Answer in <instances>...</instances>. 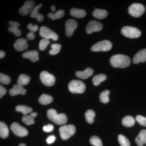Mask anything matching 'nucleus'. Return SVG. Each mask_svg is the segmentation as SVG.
Wrapping results in <instances>:
<instances>
[{
  "mask_svg": "<svg viewBox=\"0 0 146 146\" xmlns=\"http://www.w3.org/2000/svg\"><path fill=\"white\" fill-rule=\"evenodd\" d=\"M110 64L115 68H124L129 66L131 60L129 57L125 55L117 54L113 56L110 58Z\"/></svg>",
  "mask_w": 146,
  "mask_h": 146,
  "instance_id": "1",
  "label": "nucleus"
},
{
  "mask_svg": "<svg viewBox=\"0 0 146 146\" xmlns=\"http://www.w3.org/2000/svg\"><path fill=\"white\" fill-rule=\"evenodd\" d=\"M47 115L48 118L55 123L58 125L64 124L67 122V116L65 114L61 113L58 114L55 110L50 109L47 111Z\"/></svg>",
  "mask_w": 146,
  "mask_h": 146,
  "instance_id": "2",
  "label": "nucleus"
},
{
  "mask_svg": "<svg viewBox=\"0 0 146 146\" xmlns=\"http://www.w3.org/2000/svg\"><path fill=\"white\" fill-rule=\"evenodd\" d=\"M68 89L71 93L74 94H82L86 89L85 84L80 80H74L69 82Z\"/></svg>",
  "mask_w": 146,
  "mask_h": 146,
  "instance_id": "3",
  "label": "nucleus"
},
{
  "mask_svg": "<svg viewBox=\"0 0 146 146\" xmlns=\"http://www.w3.org/2000/svg\"><path fill=\"white\" fill-rule=\"evenodd\" d=\"M59 133L63 140H67L74 134L76 128L73 125L62 126L59 129Z\"/></svg>",
  "mask_w": 146,
  "mask_h": 146,
  "instance_id": "4",
  "label": "nucleus"
},
{
  "mask_svg": "<svg viewBox=\"0 0 146 146\" xmlns=\"http://www.w3.org/2000/svg\"><path fill=\"white\" fill-rule=\"evenodd\" d=\"M121 32L124 36L129 38H137L140 37L141 33L138 29L134 27L125 26L121 29Z\"/></svg>",
  "mask_w": 146,
  "mask_h": 146,
  "instance_id": "5",
  "label": "nucleus"
},
{
  "mask_svg": "<svg viewBox=\"0 0 146 146\" xmlns=\"http://www.w3.org/2000/svg\"><path fill=\"white\" fill-rule=\"evenodd\" d=\"M112 44L107 40H102L96 43L91 48V50L94 52L107 51L111 50Z\"/></svg>",
  "mask_w": 146,
  "mask_h": 146,
  "instance_id": "6",
  "label": "nucleus"
},
{
  "mask_svg": "<svg viewBox=\"0 0 146 146\" xmlns=\"http://www.w3.org/2000/svg\"><path fill=\"white\" fill-rule=\"evenodd\" d=\"M145 11V7L141 4L135 3L131 5L128 8V12L131 16L133 17H140L143 15Z\"/></svg>",
  "mask_w": 146,
  "mask_h": 146,
  "instance_id": "7",
  "label": "nucleus"
},
{
  "mask_svg": "<svg viewBox=\"0 0 146 146\" xmlns=\"http://www.w3.org/2000/svg\"><path fill=\"white\" fill-rule=\"evenodd\" d=\"M40 78L43 84L46 86H52L55 82L54 76L46 71H43L40 74Z\"/></svg>",
  "mask_w": 146,
  "mask_h": 146,
  "instance_id": "8",
  "label": "nucleus"
},
{
  "mask_svg": "<svg viewBox=\"0 0 146 146\" xmlns=\"http://www.w3.org/2000/svg\"><path fill=\"white\" fill-rule=\"evenodd\" d=\"M39 34L44 39H51L54 41H56L58 39V36L57 34L47 27H41L39 30Z\"/></svg>",
  "mask_w": 146,
  "mask_h": 146,
  "instance_id": "9",
  "label": "nucleus"
},
{
  "mask_svg": "<svg viewBox=\"0 0 146 146\" xmlns=\"http://www.w3.org/2000/svg\"><path fill=\"white\" fill-rule=\"evenodd\" d=\"M10 128L15 135L19 137H24L28 133V131L25 128L21 126L16 122L13 123L11 125Z\"/></svg>",
  "mask_w": 146,
  "mask_h": 146,
  "instance_id": "10",
  "label": "nucleus"
},
{
  "mask_svg": "<svg viewBox=\"0 0 146 146\" xmlns=\"http://www.w3.org/2000/svg\"><path fill=\"white\" fill-rule=\"evenodd\" d=\"M102 27V25L100 22L96 21H92L88 23L86 26V33L87 34H90L95 32L100 31Z\"/></svg>",
  "mask_w": 146,
  "mask_h": 146,
  "instance_id": "11",
  "label": "nucleus"
},
{
  "mask_svg": "<svg viewBox=\"0 0 146 146\" xmlns=\"http://www.w3.org/2000/svg\"><path fill=\"white\" fill-rule=\"evenodd\" d=\"M34 7L35 2L33 1H27L19 9V13L22 16H26L31 13Z\"/></svg>",
  "mask_w": 146,
  "mask_h": 146,
  "instance_id": "12",
  "label": "nucleus"
},
{
  "mask_svg": "<svg viewBox=\"0 0 146 146\" xmlns=\"http://www.w3.org/2000/svg\"><path fill=\"white\" fill-rule=\"evenodd\" d=\"M77 27L76 21L73 19H70L65 23V32L66 35L71 36L72 35L74 31Z\"/></svg>",
  "mask_w": 146,
  "mask_h": 146,
  "instance_id": "13",
  "label": "nucleus"
},
{
  "mask_svg": "<svg viewBox=\"0 0 146 146\" xmlns=\"http://www.w3.org/2000/svg\"><path fill=\"white\" fill-rule=\"evenodd\" d=\"M28 47L27 40L24 38H20L16 40L14 44V48L18 51L26 50Z\"/></svg>",
  "mask_w": 146,
  "mask_h": 146,
  "instance_id": "14",
  "label": "nucleus"
},
{
  "mask_svg": "<svg viewBox=\"0 0 146 146\" xmlns=\"http://www.w3.org/2000/svg\"><path fill=\"white\" fill-rule=\"evenodd\" d=\"M146 61V49L139 51L133 58V62L134 64H138Z\"/></svg>",
  "mask_w": 146,
  "mask_h": 146,
  "instance_id": "15",
  "label": "nucleus"
},
{
  "mask_svg": "<svg viewBox=\"0 0 146 146\" xmlns=\"http://www.w3.org/2000/svg\"><path fill=\"white\" fill-rule=\"evenodd\" d=\"M38 52L36 50L28 51L23 53V57L24 58H29L32 62H35L39 60Z\"/></svg>",
  "mask_w": 146,
  "mask_h": 146,
  "instance_id": "16",
  "label": "nucleus"
},
{
  "mask_svg": "<svg viewBox=\"0 0 146 146\" xmlns=\"http://www.w3.org/2000/svg\"><path fill=\"white\" fill-rule=\"evenodd\" d=\"M26 90L24 89L23 86L18 84L14 85L13 88L9 91V94L11 96H15L19 94L24 95L26 94Z\"/></svg>",
  "mask_w": 146,
  "mask_h": 146,
  "instance_id": "17",
  "label": "nucleus"
},
{
  "mask_svg": "<svg viewBox=\"0 0 146 146\" xmlns=\"http://www.w3.org/2000/svg\"><path fill=\"white\" fill-rule=\"evenodd\" d=\"M94 70L91 68H88L83 71H77L76 74L79 78L86 79L92 76Z\"/></svg>",
  "mask_w": 146,
  "mask_h": 146,
  "instance_id": "18",
  "label": "nucleus"
},
{
  "mask_svg": "<svg viewBox=\"0 0 146 146\" xmlns=\"http://www.w3.org/2000/svg\"><path fill=\"white\" fill-rule=\"evenodd\" d=\"M9 24L11 26L8 28V31L10 32H12L14 35L17 36H19L21 35V31L18 27L20 26L19 23L13 21H10L9 22Z\"/></svg>",
  "mask_w": 146,
  "mask_h": 146,
  "instance_id": "19",
  "label": "nucleus"
},
{
  "mask_svg": "<svg viewBox=\"0 0 146 146\" xmlns=\"http://www.w3.org/2000/svg\"><path fill=\"white\" fill-rule=\"evenodd\" d=\"M42 4H39V5L35 7L30 14V16L31 18H36L37 21L39 22H42L44 18V16L38 12L39 9L42 7Z\"/></svg>",
  "mask_w": 146,
  "mask_h": 146,
  "instance_id": "20",
  "label": "nucleus"
},
{
  "mask_svg": "<svg viewBox=\"0 0 146 146\" xmlns=\"http://www.w3.org/2000/svg\"><path fill=\"white\" fill-rule=\"evenodd\" d=\"M136 144L138 146H143L146 143V130L143 129L140 131L135 139Z\"/></svg>",
  "mask_w": 146,
  "mask_h": 146,
  "instance_id": "21",
  "label": "nucleus"
},
{
  "mask_svg": "<svg viewBox=\"0 0 146 146\" xmlns=\"http://www.w3.org/2000/svg\"><path fill=\"white\" fill-rule=\"evenodd\" d=\"M70 13L71 16L77 18H83L86 14L85 11L74 8L71 9Z\"/></svg>",
  "mask_w": 146,
  "mask_h": 146,
  "instance_id": "22",
  "label": "nucleus"
},
{
  "mask_svg": "<svg viewBox=\"0 0 146 146\" xmlns=\"http://www.w3.org/2000/svg\"><path fill=\"white\" fill-rule=\"evenodd\" d=\"M107 11L104 9H96L93 12V16L97 19H103L106 18L108 16Z\"/></svg>",
  "mask_w": 146,
  "mask_h": 146,
  "instance_id": "23",
  "label": "nucleus"
},
{
  "mask_svg": "<svg viewBox=\"0 0 146 146\" xmlns=\"http://www.w3.org/2000/svg\"><path fill=\"white\" fill-rule=\"evenodd\" d=\"M53 101V99L52 97L49 95L46 94H42L38 100L39 103L44 105L49 104Z\"/></svg>",
  "mask_w": 146,
  "mask_h": 146,
  "instance_id": "24",
  "label": "nucleus"
},
{
  "mask_svg": "<svg viewBox=\"0 0 146 146\" xmlns=\"http://www.w3.org/2000/svg\"><path fill=\"white\" fill-rule=\"evenodd\" d=\"M9 129L7 125L3 122H0V136L1 138H6L9 136Z\"/></svg>",
  "mask_w": 146,
  "mask_h": 146,
  "instance_id": "25",
  "label": "nucleus"
},
{
  "mask_svg": "<svg viewBox=\"0 0 146 146\" xmlns=\"http://www.w3.org/2000/svg\"><path fill=\"white\" fill-rule=\"evenodd\" d=\"M135 121L134 118L131 116H126L123 118L122 123L123 125L127 127H130L134 125Z\"/></svg>",
  "mask_w": 146,
  "mask_h": 146,
  "instance_id": "26",
  "label": "nucleus"
},
{
  "mask_svg": "<svg viewBox=\"0 0 146 146\" xmlns=\"http://www.w3.org/2000/svg\"><path fill=\"white\" fill-rule=\"evenodd\" d=\"M30 80L31 78L29 76L24 74H21L19 76L17 80V83L18 84L22 86L27 85L29 83Z\"/></svg>",
  "mask_w": 146,
  "mask_h": 146,
  "instance_id": "27",
  "label": "nucleus"
},
{
  "mask_svg": "<svg viewBox=\"0 0 146 146\" xmlns=\"http://www.w3.org/2000/svg\"><path fill=\"white\" fill-rule=\"evenodd\" d=\"M106 76L104 74H100L95 76L92 80L93 83L95 86H98L99 84L104 81L106 79Z\"/></svg>",
  "mask_w": 146,
  "mask_h": 146,
  "instance_id": "28",
  "label": "nucleus"
},
{
  "mask_svg": "<svg viewBox=\"0 0 146 146\" xmlns=\"http://www.w3.org/2000/svg\"><path fill=\"white\" fill-rule=\"evenodd\" d=\"M16 110L17 112H22L25 115H26L28 114L32 111V108L28 107L26 106L18 105L16 106Z\"/></svg>",
  "mask_w": 146,
  "mask_h": 146,
  "instance_id": "29",
  "label": "nucleus"
},
{
  "mask_svg": "<svg viewBox=\"0 0 146 146\" xmlns=\"http://www.w3.org/2000/svg\"><path fill=\"white\" fill-rule=\"evenodd\" d=\"M64 11L62 9L58 11L56 13H50L48 14V17L50 18L52 20L59 19L64 16Z\"/></svg>",
  "mask_w": 146,
  "mask_h": 146,
  "instance_id": "30",
  "label": "nucleus"
},
{
  "mask_svg": "<svg viewBox=\"0 0 146 146\" xmlns=\"http://www.w3.org/2000/svg\"><path fill=\"white\" fill-rule=\"evenodd\" d=\"M95 116L96 114L94 111L92 110H87L85 113V117L86 121L90 124L94 123Z\"/></svg>",
  "mask_w": 146,
  "mask_h": 146,
  "instance_id": "31",
  "label": "nucleus"
},
{
  "mask_svg": "<svg viewBox=\"0 0 146 146\" xmlns=\"http://www.w3.org/2000/svg\"><path fill=\"white\" fill-rule=\"evenodd\" d=\"M110 91L105 90L101 93L100 95V100L101 102L104 104H106L109 102V95Z\"/></svg>",
  "mask_w": 146,
  "mask_h": 146,
  "instance_id": "32",
  "label": "nucleus"
},
{
  "mask_svg": "<svg viewBox=\"0 0 146 146\" xmlns=\"http://www.w3.org/2000/svg\"><path fill=\"white\" fill-rule=\"evenodd\" d=\"M118 139L119 143L121 146H130L129 141L125 136L122 134L119 135L118 136Z\"/></svg>",
  "mask_w": 146,
  "mask_h": 146,
  "instance_id": "33",
  "label": "nucleus"
},
{
  "mask_svg": "<svg viewBox=\"0 0 146 146\" xmlns=\"http://www.w3.org/2000/svg\"><path fill=\"white\" fill-rule=\"evenodd\" d=\"M52 49L50 50L49 54L52 55L57 54L60 52L61 49V45L57 44H53L51 45Z\"/></svg>",
  "mask_w": 146,
  "mask_h": 146,
  "instance_id": "34",
  "label": "nucleus"
},
{
  "mask_svg": "<svg viewBox=\"0 0 146 146\" xmlns=\"http://www.w3.org/2000/svg\"><path fill=\"white\" fill-rule=\"evenodd\" d=\"M90 143L94 146H103L101 140L97 136H92L90 138Z\"/></svg>",
  "mask_w": 146,
  "mask_h": 146,
  "instance_id": "35",
  "label": "nucleus"
},
{
  "mask_svg": "<svg viewBox=\"0 0 146 146\" xmlns=\"http://www.w3.org/2000/svg\"><path fill=\"white\" fill-rule=\"evenodd\" d=\"M22 121L27 125H31L34 123V119L30 115H25L22 118Z\"/></svg>",
  "mask_w": 146,
  "mask_h": 146,
  "instance_id": "36",
  "label": "nucleus"
},
{
  "mask_svg": "<svg viewBox=\"0 0 146 146\" xmlns=\"http://www.w3.org/2000/svg\"><path fill=\"white\" fill-rule=\"evenodd\" d=\"M50 42L49 39H43L41 40L39 43V49L41 50H44L46 49L47 46L49 44Z\"/></svg>",
  "mask_w": 146,
  "mask_h": 146,
  "instance_id": "37",
  "label": "nucleus"
},
{
  "mask_svg": "<svg viewBox=\"0 0 146 146\" xmlns=\"http://www.w3.org/2000/svg\"><path fill=\"white\" fill-rule=\"evenodd\" d=\"M10 78L9 76L1 73L0 74V82L3 84H7L10 83Z\"/></svg>",
  "mask_w": 146,
  "mask_h": 146,
  "instance_id": "38",
  "label": "nucleus"
},
{
  "mask_svg": "<svg viewBox=\"0 0 146 146\" xmlns=\"http://www.w3.org/2000/svg\"><path fill=\"white\" fill-rule=\"evenodd\" d=\"M136 121L141 125L146 127V117L141 115H137L136 118Z\"/></svg>",
  "mask_w": 146,
  "mask_h": 146,
  "instance_id": "39",
  "label": "nucleus"
},
{
  "mask_svg": "<svg viewBox=\"0 0 146 146\" xmlns=\"http://www.w3.org/2000/svg\"><path fill=\"white\" fill-rule=\"evenodd\" d=\"M28 29L31 32H35L38 30V27L36 25H33L32 24H29L27 26Z\"/></svg>",
  "mask_w": 146,
  "mask_h": 146,
  "instance_id": "40",
  "label": "nucleus"
},
{
  "mask_svg": "<svg viewBox=\"0 0 146 146\" xmlns=\"http://www.w3.org/2000/svg\"><path fill=\"white\" fill-rule=\"evenodd\" d=\"M54 129V126L52 125L48 124L45 125L43 127V130L47 132H51Z\"/></svg>",
  "mask_w": 146,
  "mask_h": 146,
  "instance_id": "41",
  "label": "nucleus"
},
{
  "mask_svg": "<svg viewBox=\"0 0 146 146\" xmlns=\"http://www.w3.org/2000/svg\"><path fill=\"white\" fill-rule=\"evenodd\" d=\"M55 139V136H54V135H51V136H48L46 139L47 143L48 144L52 143H53L54 142Z\"/></svg>",
  "mask_w": 146,
  "mask_h": 146,
  "instance_id": "42",
  "label": "nucleus"
},
{
  "mask_svg": "<svg viewBox=\"0 0 146 146\" xmlns=\"http://www.w3.org/2000/svg\"><path fill=\"white\" fill-rule=\"evenodd\" d=\"M7 93V90L5 87L1 85L0 86V98H1L4 95H5Z\"/></svg>",
  "mask_w": 146,
  "mask_h": 146,
  "instance_id": "43",
  "label": "nucleus"
},
{
  "mask_svg": "<svg viewBox=\"0 0 146 146\" xmlns=\"http://www.w3.org/2000/svg\"><path fill=\"white\" fill-rule=\"evenodd\" d=\"M27 37L28 39H30V40H33L35 38L34 33L32 32L29 33L27 35Z\"/></svg>",
  "mask_w": 146,
  "mask_h": 146,
  "instance_id": "44",
  "label": "nucleus"
},
{
  "mask_svg": "<svg viewBox=\"0 0 146 146\" xmlns=\"http://www.w3.org/2000/svg\"><path fill=\"white\" fill-rule=\"evenodd\" d=\"M5 54L4 52L2 50H1V51H0V58H1V59L4 58V57L5 56Z\"/></svg>",
  "mask_w": 146,
  "mask_h": 146,
  "instance_id": "45",
  "label": "nucleus"
},
{
  "mask_svg": "<svg viewBox=\"0 0 146 146\" xmlns=\"http://www.w3.org/2000/svg\"><path fill=\"white\" fill-rule=\"evenodd\" d=\"M30 115L33 118H34L37 116V114L36 112H31Z\"/></svg>",
  "mask_w": 146,
  "mask_h": 146,
  "instance_id": "46",
  "label": "nucleus"
},
{
  "mask_svg": "<svg viewBox=\"0 0 146 146\" xmlns=\"http://www.w3.org/2000/svg\"><path fill=\"white\" fill-rule=\"evenodd\" d=\"M51 9L52 11H54L56 10V7L54 5H52L51 7Z\"/></svg>",
  "mask_w": 146,
  "mask_h": 146,
  "instance_id": "47",
  "label": "nucleus"
},
{
  "mask_svg": "<svg viewBox=\"0 0 146 146\" xmlns=\"http://www.w3.org/2000/svg\"><path fill=\"white\" fill-rule=\"evenodd\" d=\"M18 146H27L24 143H21Z\"/></svg>",
  "mask_w": 146,
  "mask_h": 146,
  "instance_id": "48",
  "label": "nucleus"
}]
</instances>
